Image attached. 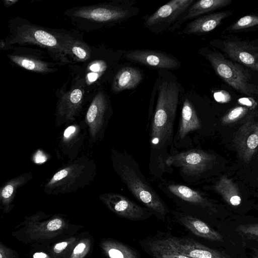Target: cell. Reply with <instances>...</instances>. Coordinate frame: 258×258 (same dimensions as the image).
<instances>
[{
  "mask_svg": "<svg viewBox=\"0 0 258 258\" xmlns=\"http://www.w3.org/2000/svg\"><path fill=\"white\" fill-rule=\"evenodd\" d=\"M253 258H258V256H254Z\"/></svg>",
  "mask_w": 258,
  "mask_h": 258,
  "instance_id": "40",
  "label": "cell"
},
{
  "mask_svg": "<svg viewBox=\"0 0 258 258\" xmlns=\"http://www.w3.org/2000/svg\"><path fill=\"white\" fill-rule=\"evenodd\" d=\"M97 175L94 160L82 155L69 161L53 174L44 186L47 195L70 194L85 188L92 183Z\"/></svg>",
  "mask_w": 258,
  "mask_h": 258,
  "instance_id": "3",
  "label": "cell"
},
{
  "mask_svg": "<svg viewBox=\"0 0 258 258\" xmlns=\"http://www.w3.org/2000/svg\"><path fill=\"white\" fill-rule=\"evenodd\" d=\"M108 110V104L104 94L98 93L88 108L85 119L91 143L103 139L109 119Z\"/></svg>",
  "mask_w": 258,
  "mask_h": 258,
  "instance_id": "9",
  "label": "cell"
},
{
  "mask_svg": "<svg viewBox=\"0 0 258 258\" xmlns=\"http://www.w3.org/2000/svg\"><path fill=\"white\" fill-rule=\"evenodd\" d=\"M194 0H172L159 8L145 19L144 25L147 28L159 30L171 24L182 13L187 11Z\"/></svg>",
  "mask_w": 258,
  "mask_h": 258,
  "instance_id": "12",
  "label": "cell"
},
{
  "mask_svg": "<svg viewBox=\"0 0 258 258\" xmlns=\"http://www.w3.org/2000/svg\"><path fill=\"white\" fill-rule=\"evenodd\" d=\"M167 189L172 195L182 200L202 208L215 211L214 205L199 192L181 184H170Z\"/></svg>",
  "mask_w": 258,
  "mask_h": 258,
  "instance_id": "20",
  "label": "cell"
},
{
  "mask_svg": "<svg viewBox=\"0 0 258 258\" xmlns=\"http://www.w3.org/2000/svg\"><path fill=\"white\" fill-rule=\"evenodd\" d=\"M180 223L195 235L212 241H223V236L202 220L189 215L179 219Z\"/></svg>",
  "mask_w": 258,
  "mask_h": 258,
  "instance_id": "21",
  "label": "cell"
},
{
  "mask_svg": "<svg viewBox=\"0 0 258 258\" xmlns=\"http://www.w3.org/2000/svg\"><path fill=\"white\" fill-rule=\"evenodd\" d=\"M47 160L45 155L40 151L37 152L34 156V161L36 163H43Z\"/></svg>",
  "mask_w": 258,
  "mask_h": 258,
  "instance_id": "37",
  "label": "cell"
},
{
  "mask_svg": "<svg viewBox=\"0 0 258 258\" xmlns=\"http://www.w3.org/2000/svg\"><path fill=\"white\" fill-rule=\"evenodd\" d=\"M33 177L32 172H27L4 183L0 189V200L5 208L8 209L9 208L18 189L31 180Z\"/></svg>",
  "mask_w": 258,
  "mask_h": 258,
  "instance_id": "22",
  "label": "cell"
},
{
  "mask_svg": "<svg viewBox=\"0 0 258 258\" xmlns=\"http://www.w3.org/2000/svg\"><path fill=\"white\" fill-rule=\"evenodd\" d=\"M84 99V89L76 87L60 97L55 111V126L72 123L78 116Z\"/></svg>",
  "mask_w": 258,
  "mask_h": 258,
  "instance_id": "13",
  "label": "cell"
},
{
  "mask_svg": "<svg viewBox=\"0 0 258 258\" xmlns=\"http://www.w3.org/2000/svg\"><path fill=\"white\" fill-rule=\"evenodd\" d=\"M214 44L232 61L258 71V43L225 38L215 40Z\"/></svg>",
  "mask_w": 258,
  "mask_h": 258,
  "instance_id": "8",
  "label": "cell"
},
{
  "mask_svg": "<svg viewBox=\"0 0 258 258\" xmlns=\"http://www.w3.org/2000/svg\"><path fill=\"white\" fill-rule=\"evenodd\" d=\"M68 244V243L66 241L57 243L53 248V251L56 253H60L67 247Z\"/></svg>",
  "mask_w": 258,
  "mask_h": 258,
  "instance_id": "36",
  "label": "cell"
},
{
  "mask_svg": "<svg viewBox=\"0 0 258 258\" xmlns=\"http://www.w3.org/2000/svg\"><path fill=\"white\" fill-rule=\"evenodd\" d=\"M215 159L214 155L207 152L192 149L169 155L165 161V165L178 167L187 176H196L211 167Z\"/></svg>",
  "mask_w": 258,
  "mask_h": 258,
  "instance_id": "7",
  "label": "cell"
},
{
  "mask_svg": "<svg viewBox=\"0 0 258 258\" xmlns=\"http://www.w3.org/2000/svg\"><path fill=\"white\" fill-rule=\"evenodd\" d=\"M62 224L60 219L56 218L50 221L47 225V228L49 231H55L59 229Z\"/></svg>",
  "mask_w": 258,
  "mask_h": 258,
  "instance_id": "35",
  "label": "cell"
},
{
  "mask_svg": "<svg viewBox=\"0 0 258 258\" xmlns=\"http://www.w3.org/2000/svg\"><path fill=\"white\" fill-rule=\"evenodd\" d=\"M237 102L249 109H253L257 106L256 102L251 97L240 98L237 100Z\"/></svg>",
  "mask_w": 258,
  "mask_h": 258,
  "instance_id": "33",
  "label": "cell"
},
{
  "mask_svg": "<svg viewBox=\"0 0 258 258\" xmlns=\"http://www.w3.org/2000/svg\"><path fill=\"white\" fill-rule=\"evenodd\" d=\"M89 246L85 242H80L75 247L71 258H83L88 251Z\"/></svg>",
  "mask_w": 258,
  "mask_h": 258,
  "instance_id": "32",
  "label": "cell"
},
{
  "mask_svg": "<svg viewBox=\"0 0 258 258\" xmlns=\"http://www.w3.org/2000/svg\"><path fill=\"white\" fill-rule=\"evenodd\" d=\"M70 36L49 31L29 23H21L13 30L9 44H33L48 50L57 61L70 62L69 41Z\"/></svg>",
  "mask_w": 258,
  "mask_h": 258,
  "instance_id": "4",
  "label": "cell"
},
{
  "mask_svg": "<svg viewBox=\"0 0 258 258\" xmlns=\"http://www.w3.org/2000/svg\"><path fill=\"white\" fill-rule=\"evenodd\" d=\"M231 3V0H201L197 1L187 10V13L181 19V23L226 7Z\"/></svg>",
  "mask_w": 258,
  "mask_h": 258,
  "instance_id": "23",
  "label": "cell"
},
{
  "mask_svg": "<svg viewBox=\"0 0 258 258\" xmlns=\"http://www.w3.org/2000/svg\"><path fill=\"white\" fill-rule=\"evenodd\" d=\"M201 122L194 106L188 99L183 102L177 132L178 140H183L190 133L200 130Z\"/></svg>",
  "mask_w": 258,
  "mask_h": 258,
  "instance_id": "18",
  "label": "cell"
},
{
  "mask_svg": "<svg viewBox=\"0 0 258 258\" xmlns=\"http://www.w3.org/2000/svg\"><path fill=\"white\" fill-rule=\"evenodd\" d=\"M214 190L220 195L229 205L237 206L241 202V198L236 185L230 178L222 176L214 186Z\"/></svg>",
  "mask_w": 258,
  "mask_h": 258,
  "instance_id": "24",
  "label": "cell"
},
{
  "mask_svg": "<svg viewBox=\"0 0 258 258\" xmlns=\"http://www.w3.org/2000/svg\"><path fill=\"white\" fill-rule=\"evenodd\" d=\"M143 78V74L137 68L124 67L116 75L112 90L115 93H118L125 90L134 89L139 85Z\"/></svg>",
  "mask_w": 258,
  "mask_h": 258,
  "instance_id": "19",
  "label": "cell"
},
{
  "mask_svg": "<svg viewBox=\"0 0 258 258\" xmlns=\"http://www.w3.org/2000/svg\"><path fill=\"white\" fill-rule=\"evenodd\" d=\"M179 88L175 82L163 81L159 85L158 96L151 121L150 169L155 175L165 171L168 149L172 143L174 124L179 102Z\"/></svg>",
  "mask_w": 258,
  "mask_h": 258,
  "instance_id": "1",
  "label": "cell"
},
{
  "mask_svg": "<svg viewBox=\"0 0 258 258\" xmlns=\"http://www.w3.org/2000/svg\"><path fill=\"white\" fill-rule=\"evenodd\" d=\"M233 143L239 157L249 163L258 155V114H248L234 135Z\"/></svg>",
  "mask_w": 258,
  "mask_h": 258,
  "instance_id": "6",
  "label": "cell"
},
{
  "mask_svg": "<svg viewBox=\"0 0 258 258\" xmlns=\"http://www.w3.org/2000/svg\"><path fill=\"white\" fill-rule=\"evenodd\" d=\"M224 258H227L226 257H224Z\"/></svg>",
  "mask_w": 258,
  "mask_h": 258,
  "instance_id": "41",
  "label": "cell"
},
{
  "mask_svg": "<svg viewBox=\"0 0 258 258\" xmlns=\"http://www.w3.org/2000/svg\"><path fill=\"white\" fill-rule=\"evenodd\" d=\"M149 247L151 254L154 258H190L174 252L154 241L150 242Z\"/></svg>",
  "mask_w": 258,
  "mask_h": 258,
  "instance_id": "28",
  "label": "cell"
},
{
  "mask_svg": "<svg viewBox=\"0 0 258 258\" xmlns=\"http://www.w3.org/2000/svg\"><path fill=\"white\" fill-rule=\"evenodd\" d=\"M70 56L79 61H85L89 58L90 50L83 42L70 36L69 42Z\"/></svg>",
  "mask_w": 258,
  "mask_h": 258,
  "instance_id": "27",
  "label": "cell"
},
{
  "mask_svg": "<svg viewBox=\"0 0 258 258\" xmlns=\"http://www.w3.org/2000/svg\"><path fill=\"white\" fill-rule=\"evenodd\" d=\"M102 246L109 258H138L135 251L119 242L106 241Z\"/></svg>",
  "mask_w": 258,
  "mask_h": 258,
  "instance_id": "26",
  "label": "cell"
},
{
  "mask_svg": "<svg viewBox=\"0 0 258 258\" xmlns=\"http://www.w3.org/2000/svg\"><path fill=\"white\" fill-rule=\"evenodd\" d=\"M250 109L243 106H237L230 109L222 118L223 124L234 123L247 115Z\"/></svg>",
  "mask_w": 258,
  "mask_h": 258,
  "instance_id": "30",
  "label": "cell"
},
{
  "mask_svg": "<svg viewBox=\"0 0 258 258\" xmlns=\"http://www.w3.org/2000/svg\"><path fill=\"white\" fill-rule=\"evenodd\" d=\"M232 14L226 11L203 16L187 23L182 33L187 34H201L209 32L219 25L226 17Z\"/></svg>",
  "mask_w": 258,
  "mask_h": 258,
  "instance_id": "17",
  "label": "cell"
},
{
  "mask_svg": "<svg viewBox=\"0 0 258 258\" xmlns=\"http://www.w3.org/2000/svg\"><path fill=\"white\" fill-rule=\"evenodd\" d=\"M87 126L83 122L73 123L63 131L58 144L57 153L70 161L77 158L87 136Z\"/></svg>",
  "mask_w": 258,
  "mask_h": 258,
  "instance_id": "11",
  "label": "cell"
},
{
  "mask_svg": "<svg viewBox=\"0 0 258 258\" xmlns=\"http://www.w3.org/2000/svg\"><path fill=\"white\" fill-rule=\"evenodd\" d=\"M73 16L98 22H109L127 18L129 12L121 8L111 6L81 7L75 11Z\"/></svg>",
  "mask_w": 258,
  "mask_h": 258,
  "instance_id": "16",
  "label": "cell"
},
{
  "mask_svg": "<svg viewBox=\"0 0 258 258\" xmlns=\"http://www.w3.org/2000/svg\"><path fill=\"white\" fill-rule=\"evenodd\" d=\"M99 198L112 212L126 219L139 220L145 215V211L142 207L121 195L104 193Z\"/></svg>",
  "mask_w": 258,
  "mask_h": 258,
  "instance_id": "15",
  "label": "cell"
},
{
  "mask_svg": "<svg viewBox=\"0 0 258 258\" xmlns=\"http://www.w3.org/2000/svg\"><path fill=\"white\" fill-rule=\"evenodd\" d=\"M8 56L14 63L27 70L40 73L53 71L49 63L29 55L11 54Z\"/></svg>",
  "mask_w": 258,
  "mask_h": 258,
  "instance_id": "25",
  "label": "cell"
},
{
  "mask_svg": "<svg viewBox=\"0 0 258 258\" xmlns=\"http://www.w3.org/2000/svg\"><path fill=\"white\" fill-rule=\"evenodd\" d=\"M125 58L133 62L156 69L174 70L180 67L179 61L163 52L148 49L127 51Z\"/></svg>",
  "mask_w": 258,
  "mask_h": 258,
  "instance_id": "14",
  "label": "cell"
},
{
  "mask_svg": "<svg viewBox=\"0 0 258 258\" xmlns=\"http://www.w3.org/2000/svg\"><path fill=\"white\" fill-rule=\"evenodd\" d=\"M200 53L208 59L217 75L235 90L251 97L258 94V87L250 83L248 71L238 63L227 59L219 52L203 48Z\"/></svg>",
  "mask_w": 258,
  "mask_h": 258,
  "instance_id": "5",
  "label": "cell"
},
{
  "mask_svg": "<svg viewBox=\"0 0 258 258\" xmlns=\"http://www.w3.org/2000/svg\"><path fill=\"white\" fill-rule=\"evenodd\" d=\"M215 99L219 102L226 103L231 99L230 94L225 91H220L214 94Z\"/></svg>",
  "mask_w": 258,
  "mask_h": 258,
  "instance_id": "34",
  "label": "cell"
},
{
  "mask_svg": "<svg viewBox=\"0 0 258 258\" xmlns=\"http://www.w3.org/2000/svg\"><path fill=\"white\" fill-rule=\"evenodd\" d=\"M155 242L170 250L190 258H224L219 251L208 247L190 238L169 237L156 240Z\"/></svg>",
  "mask_w": 258,
  "mask_h": 258,
  "instance_id": "10",
  "label": "cell"
},
{
  "mask_svg": "<svg viewBox=\"0 0 258 258\" xmlns=\"http://www.w3.org/2000/svg\"><path fill=\"white\" fill-rule=\"evenodd\" d=\"M256 26H258V15H248L240 18L226 30L228 31H239Z\"/></svg>",
  "mask_w": 258,
  "mask_h": 258,
  "instance_id": "29",
  "label": "cell"
},
{
  "mask_svg": "<svg viewBox=\"0 0 258 258\" xmlns=\"http://www.w3.org/2000/svg\"><path fill=\"white\" fill-rule=\"evenodd\" d=\"M235 230L248 239L258 240L257 223L240 224L237 226Z\"/></svg>",
  "mask_w": 258,
  "mask_h": 258,
  "instance_id": "31",
  "label": "cell"
},
{
  "mask_svg": "<svg viewBox=\"0 0 258 258\" xmlns=\"http://www.w3.org/2000/svg\"><path fill=\"white\" fill-rule=\"evenodd\" d=\"M17 2H18V0H6L4 2V3L6 7H9L15 4Z\"/></svg>",
  "mask_w": 258,
  "mask_h": 258,
  "instance_id": "39",
  "label": "cell"
},
{
  "mask_svg": "<svg viewBox=\"0 0 258 258\" xmlns=\"http://www.w3.org/2000/svg\"><path fill=\"white\" fill-rule=\"evenodd\" d=\"M112 167L133 195L153 212L164 216L168 212L164 202L142 173L135 159L126 152L112 150Z\"/></svg>",
  "mask_w": 258,
  "mask_h": 258,
  "instance_id": "2",
  "label": "cell"
},
{
  "mask_svg": "<svg viewBox=\"0 0 258 258\" xmlns=\"http://www.w3.org/2000/svg\"><path fill=\"white\" fill-rule=\"evenodd\" d=\"M33 258H50L49 256L44 252H36L33 255Z\"/></svg>",
  "mask_w": 258,
  "mask_h": 258,
  "instance_id": "38",
  "label": "cell"
}]
</instances>
